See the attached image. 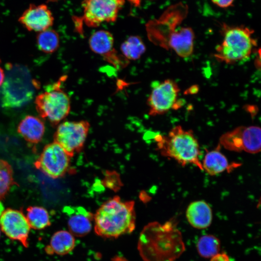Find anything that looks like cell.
Wrapping results in <instances>:
<instances>
[{"label": "cell", "instance_id": "4316f807", "mask_svg": "<svg viewBox=\"0 0 261 261\" xmlns=\"http://www.w3.org/2000/svg\"><path fill=\"white\" fill-rule=\"evenodd\" d=\"M210 261H230L229 256L225 253H218L212 257Z\"/></svg>", "mask_w": 261, "mask_h": 261}, {"label": "cell", "instance_id": "9a60e30c", "mask_svg": "<svg viewBox=\"0 0 261 261\" xmlns=\"http://www.w3.org/2000/svg\"><path fill=\"white\" fill-rule=\"evenodd\" d=\"M54 18L51 11L44 4H30L18 19V21L29 31L41 32L49 29Z\"/></svg>", "mask_w": 261, "mask_h": 261}, {"label": "cell", "instance_id": "ac0fdd59", "mask_svg": "<svg viewBox=\"0 0 261 261\" xmlns=\"http://www.w3.org/2000/svg\"><path fill=\"white\" fill-rule=\"evenodd\" d=\"M45 131L43 121L33 116H27L19 122L18 133L29 144L35 145L42 139Z\"/></svg>", "mask_w": 261, "mask_h": 261}, {"label": "cell", "instance_id": "ffe728a7", "mask_svg": "<svg viewBox=\"0 0 261 261\" xmlns=\"http://www.w3.org/2000/svg\"><path fill=\"white\" fill-rule=\"evenodd\" d=\"M220 148L218 145L215 150L207 151L204 156L202 163L203 170L209 175H216L231 168L228 160L220 151Z\"/></svg>", "mask_w": 261, "mask_h": 261}, {"label": "cell", "instance_id": "f1b7e54d", "mask_svg": "<svg viewBox=\"0 0 261 261\" xmlns=\"http://www.w3.org/2000/svg\"><path fill=\"white\" fill-rule=\"evenodd\" d=\"M198 90V87H191L188 91L190 94L195 93Z\"/></svg>", "mask_w": 261, "mask_h": 261}, {"label": "cell", "instance_id": "277c9868", "mask_svg": "<svg viewBox=\"0 0 261 261\" xmlns=\"http://www.w3.org/2000/svg\"><path fill=\"white\" fill-rule=\"evenodd\" d=\"M223 33V40L216 47L214 55L218 61L233 64L250 56L257 44L253 30L243 26H225Z\"/></svg>", "mask_w": 261, "mask_h": 261}, {"label": "cell", "instance_id": "83f0119b", "mask_svg": "<svg viewBox=\"0 0 261 261\" xmlns=\"http://www.w3.org/2000/svg\"><path fill=\"white\" fill-rule=\"evenodd\" d=\"M5 78V74L2 69L0 67V87L2 85Z\"/></svg>", "mask_w": 261, "mask_h": 261}, {"label": "cell", "instance_id": "d6a6232c", "mask_svg": "<svg viewBox=\"0 0 261 261\" xmlns=\"http://www.w3.org/2000/svg\"></svg>", "mask_w": 261, "mask_h": 261}, {"label": "cell", "instance_id": "f546056e", "mask_svg": "<svg viewBox=\"0 0 261 261\" xmlns=\"http://www.w3.org/2000/svg\"><path fill=\"white\" fill-rule=\"evenodd\" d=\"M4 211V208L3 205L1 201H0V217L1 216V215H2Z\"/></svg>", "mask_w": 261, "mask_h": 261}, {"label": "cell", "instance_id": "4dcf8cb0", "mask_svg": "<svg viewBox=\"0 0 261 261\" xmlns=\"http://www.w3.org/2000/svg\"><path fill=\"white\" fill-rule=\"evenodd\" d=\"M48 1H55V0H48Z\"/></svg>", "mask_w": 261, "mask_h": 261}, {"label": "cell", "instance_id": "603a6c76", "mask_svg": "<svg viewBox=\"0 0 261 261\" xmlns=\"http://www.w3.org/2000/svg\"><path fill=\"white\" fill-rule=\"evenodd\" d=\"M38 48L42 52L50 54L55 52L59 45V37L55 30L48 29L40 32L36 38Z\"/></svg>", "mask_w": 261, "mask_h": 261}, {"label": "cell", "instance_id": "484cf974", "mask_svg": "<svg viewBox=\"0 0 261 261\" xmlns=\"http://www.w3.org/2000/svg\"><path fill=\"white\" fill-rule=\"evenodd\" d=\"M216 5L221 8H227L230 6L234 0H211Z\"/></svg>", "mask_w": 261, "mask_h": 261}, {"label": "cell", "instance_id": "9c48e42d", "mask_svg": "<svg viewBox=\"0 0 261 261\" xmlns=\"http://www.w3.org/2000/svg\"><path fill=\"white\" fill-rule=\"evenodd\" d=\"M90 126L87 120L63 122L57 127L54 135V142L72 157L83 148Z\"/></svg>", "mask_w": 261, "mask_h": 261}, {"label": "cell", "instance_id": "6da1fadb", "mask_svg": "<svg viewBox=\"0 0 261 261\" xmlns=\"http://www.w3.org/2000/svg\"><path fill=\"white\" fill-rule=\"evenodd\" d=\"M138 249L145 261H174L185 246L180 231L172 220L163 224L153 222L145 226L139 240Z\"/></svg>", "mask_w": 261, "mask_h": 261}, {"label": "cell", "instance_id": "44dd1931", "mask_svg": "<svg viewBox=\"0 0 261 261\" xmlns=\"http://www.w3.org/2000/svg\"><path fill=\"white\" fill-rule=\"evenodd\" d=\"M26 217L30 228L34 230H43L51 225L48 212L42 206H29Z\"/></svg>", "mask_w": 261, "mask_h": 261}, {"label": "cell", "instance_id": "8992f818", "mask_svg": "<svg viewBox=\"0 0 261 261\" xmlns=\"http://www.w3.org/2000/svg\"><path fill=\"white\" fill-rule=\"evenodd\" d=\"M66 76L49 85L45 91L37 96L35 104L37 112L43 119L48 120L53 126H57L69 115L71 109L70 100L62 89V82Z\"/></svg>", "mask_w": 261, "mask_h": 261}, {"label": "cell", "instance_id": "ba28073f", "mask_svg": "<svg viewBox=\"0 0 261 261\" xmlns=\"http://www.w3.org/2000/svg\"><path fill=\"white\" fill-rule=\"evenodd\" d=\"M71 158L59 144L54 142L44 147L34 165L47 176L56 179L63 176L69 171Z\"/></svg>", "mask_w": 261, "mask_h": 261}, {"label": "cell", "instance_id": "cb8c5ba5", "mask_svg": "<svg viewBox=\"0 0 261 261\" xmlns=\"http://www.w3.org/2000/svg\"><path fill=\"white\" fill-rule=\"evenodd\" d=\"M220 246L219 239L211 234L201 236L197 244V249L199 255L205 258H211L218 253Z\"/></svg>", "mask_w": 261, "mask_h": 261}, {"label": "cell", "instance_id": "5b68a950", "mask_svg": "<svg viewBox=\"0 0 261 261\" xmlns=\"http://www.w3.org/2000/svg\"><path fill=\"white\" fill-rule=\"evenodd\" d=\"M7 69L2 84V105L9 108L22 106L32 99L37 83L24 67L9 65Z\"/></svg>", "mask_w": 261, "mask_h": 261}, {"label": "cell", "instance_id": "d4e9b609", "mask_svg": "<svg viewBox=\"0 0 261 261\" xmlns=\"http://www.w3.org/2000/svg\"><path fill=\"white\" fill-rule=\"evenodd\" d=\"M15 184L12 166L7 161L0 159V201L5 198Z\"/></svg>", "mask_w": 261, "mask_h": 261}, {"label": "cell", "instance_id": "52a82bcc", "mask_svg": "<svg viewBox=\"0 0 261 261\" xmlns=\"http://www.w3.org/2000/svg\"><path fill=\"white\" fill-rule=\"evenodd\" d=\"M179 91L177 84L171 79L153 83L147 100L149 115L152 116L162 115L171 109L180 108L182 102L178 100Z\"/></svg>", "mask_w": 261, "mask_h": 261}, {"label": "cell", "instance_id": "7402d4cb", "mask_svg": "<svg viewBox=\"0 0 261 261\" xmlns=\"http://www.w3.org/2000/svg\"><path fill=\"white\" fill-rule=\"evenodd\" d=\"M145 49L143 40L137 36L129 37L120 46L122 55L128 60L138 59L145 52Z\"/></svg>", "mask_w": 261, "mask_h": 261}, {"label": "cell", "instance_id": "5bb4252c", "mask_svg": "<svg viewBox=\"0 0 261 261\" xmlns=\"http://www.w3.org/2000/svg\"><path fill=\"white\" fill-rule=\"evenodd\" d=\"M195 35L193 30L188 27L169 29L163 35L158 45L172 49L182 58H188L193 52Z\"/></svg>", "mask_w": 261, "mask_h": 261}, {"label": "cell", "instance_id": "8fae6325", "mask_svg": "<svg viewBox=\"0 0 261 261\" xmlns=\"http://www.w3.org/2000/svg\"><path fill=\"white\" fill-rule=\"evenodd\" d=\"M124 3V0H85L82 19L90 27H97L104 22H114Z\"/></svg>", "mask_w": 261, "mask_h": 261}, {"label": "cell", "instance_id": "2e32d148", "mask_svg": "<svg viewBox=\"0 0 261 261\" xmlns=\"http://www.w3.org/2000/svg\"><path fill=\"white\" fill-rule=\"evenodd\" d=\"M64 211L68 215V227L73 236L83 237L91 230L94 215L81 206L66 207Z\"/></svg>", "mask_w": 261, "mask_h": 261}, {"label": "cell", "instance_id": "e0dca14e", "mask_svg": "<svg viewBox=\"0 0 261 261\" xmlns=\"http://www.w3.org/2000/svg\"><path fill=\"white\" fill-rule=\"evenodd\" d=\"M186 216L189 223L198 229L207 228L212 220V210L203 201L191 203L187 209Z\"/></svg>", "mask_w": 261, "mask_h": 261}, {"label": "cell", "instance_id": "7c38bea8", "mask_svg": "<svg viewBox=\"0 0 261 261\" xmlns=\"http://www.w3.org/2000/svg\"><path fill=\"white\" fill-rule=\"evenodd\" d=\"M0 229L9 238L28 247L30 227L22 211L7 208L0 217Z\"/></svg>", "mask_w": 261, "mask_h": 261}, {"label": "cell", "instance_id": "d6986e66", "mask_svg": "<svg viewBox=\"0 0 261 261\" xmlns=\"http://www.w3.org/2000/svg\"><path fill=\"white\" fill-rule=\"evenodd\" d=\"M75 246L74 236L68 231L61 230L52 235L50 244L45 250L49 254L64 255L71 252Z\"/></svg>", "mask_w": 261, "mask_h": 261}, {"label": "cell", "instance_id": "4fadbf2b", "mask_svg": "<svg viewBox=\"0 0 261 261\" xmlns=\"http://www.w3.org/2000/svg\"><path fill=\"white\" fill-rule=\"evenodd\" d=\"M88 44L92 51L117 69L126 67L129 62L115 49L113 36L108 31L100 30L95 32L90 37Z\"/></svg>", "mask_w": 261, "mask_h": 261}, {"label": "cell", "instance_id": "7a4b0ae2", "mask_svg": "<svg viewBox=\"0 0 261 261\" xmlns=\"http://www.w3.org/2000/svg\"><path fill=\"white\" fill-rule=\"evenodd\" d=\"M134 202L116 196L103 203L94 215V231L103 238H117L135 228Z\"/></svg>", "mask_w": 261, "mask_h": 261}, {"label": "cell", "instance_id": "3957f363", "mask_svg": "<svg viewBox=\"0 0 261 261\" xmlns=\"http://www.w3.org/2000/svg\"><path fill=\"white\" fill-rule=\"evenodd\" d=\"M155 139L162 156L174 159L183 166L192 164L203 170L199 145L191 130L176 126L167 135L158 134Z\"/></svg>", "mask_w": 261, "mask_h": 261}, {"label": "cell", "instance_id": "1f68e13d", "mask_svg": "<svg viewBox=\"0 0 261 261\" xmlns=\"http://www.w3.org/2000/svg\"></svg>", "mask_w": 261, "mask_h": 261}, {"label": "cell", "instance_id": "30bf717a", "mask_svg": "<svg viewBox=\"0 0 261 261\" xmlns=\"http://www.w3.org/2000/svg\"><path fill=\"white\" fill-rule=\"evenodd\" d=\"M261 134L258 126H239L223 134L219 142L225 148L231 151L257 153L261 151Z\"/></svg>", "mask_w": 261, "mask_h": 261}]
</instances>
